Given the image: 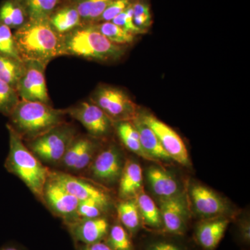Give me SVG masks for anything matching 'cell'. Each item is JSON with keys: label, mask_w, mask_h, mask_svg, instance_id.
<instances>
[{"label": "cell", "mask_w": 250, "mask_h": 250, "mask_svg": "<svg viewBox=\"0 0 250 250\" xmlns=\"http://www.w3.org/2000/svg\"><path fill=\"white\" fill-rule=\"evenodd\" d=\"M47 21L52 29L62 36L82 25L78 11L67 0L54 10Z\"/></svg>", "instance_id": "obj_16"}, {"label": "cell", "mask_w": 250, "mask_h": 250, "mask_svg": "<svg viewBox=\"0 0 250 250\" xmlns=\"http://www.w3.org/2000/svg\"><path fill=\"white\" fill-rule=\"evenodd\" d=\"M18 55L22 62L34 61L47 66L63 56V36L57 34L47 21H28L14 32Z\"/></svg>", "instance_id": "obj_1"}, {"label": "cell", "mask_w": 250, "mask_h": 250, "mask_svg": "<svg viewBox=\"0 0 250 250\" xmlns=\"http://www.w3.org/2000/svg\"><path fill=\"white\" fill-rule=\"evenodd\" d=\"M147 250H184L182 246L173 242L160 241L149 245Z\"/></svg>", "instance_id": "obj_36"}, {"label": "cell", "mask_w": 250, "mask_h": 250, "mask_svg": "<svg viewBox=\"0 0 250 250\" xmlns=\"http://www.w3.org/2000/svg\"><path fill=\"white\" fill-rule=\"evenodd\" d=\"M20 100L16 88L0 80V113L9 117Z\"/></svg>", "instance_id": "obj_30"}, {"label": "cell", "mask_w": 250, "mask_h": 250, "mask_svg": "<svg viewBox=\"0 0 250 250\" xmlns=\"http://www.w3.org/2000/svg\"><path fill=\"white\" fill-rule=\"evenodd\" d=\"M160 211L163 226L172 234L181 235L187 225V208L180 194L169 198L161 199Z\"/></svg>", "instance_id": "obj_14"}, {"label": "cell", "mask_w": 250, "mask_h": 250, "mask_svg": "<svg viewBox=\"0 0 250 250\" xmlns=\"http://www.w3.org/2000/svg\"><path fill=\"white\" fill-rule=\"evenodd\" d=\"M90 101L101 108L112 121H131L139 114L137 105L129 94L114 85H99L90 94Z\"/></svg>", "instance_id": "obj_6"}, {"label": "cell", "mask_w": 250, "mask_h": 250, "mask_svg": "<svg viewBox=\"0 0 250 250\" xmlns=\"http://www.w3.org/2000/svg\"><path fill=\"white\" fill-rule=\"evenodd\" d=\"M23 70L22 61L0 54V80L16 88Z\"/></svg>", "instance_id": "obj_26"}, {"label": "cell", "mask_w": 250, "mask_h": 250, "mask_svg": "<svg viewBox=\"0 0 250 250\" xmlns=\"http://www.w3.org/2000/svg\"><path fill=\"white\" fill-rule=\"evenodd\" d=\"M123 169L121 153L116 146H110L99 152L88 166L90 175L105 184L119 181Z\"/></svg>", "instance_id": "obj_11"}, {"label": "cell", "mask_w": 250, "mask_h": 250, "mask_svg": "<svg viewBox=\"0 0 250 250\" xmlns=\"http://www.w3.org/2000/svg\"><path fill=\"white\" fill-rule=\"evenodd\" d=\"M28 21L27 15L18 0H4L0 5V22L10 29L16 30Z\"/></svg>", "instance_id": "obj_22"}, {"label": "cell", "mask_w": 250, "mask_h": 250, "mask_svg": "<svg viewBox=\"0 0 250 250\" xmlns=\"http://www.w3.org/2000/svg\"><path fill=\"white\" fill-rule=\"evenodd\" d=\"M147 178L153 192L161 199L169 198L178 195V182L167 171L152 166L147 170Z\"/></svg>", "instance_id": "obj_18"}, {"label": "cell", "mask_w": 250, "mask_h": 250, "mask_svg": "<svg viewBox=\"0 0 250 250\" xmlns=\"http://www.w3.org/2000/svg\"><path fill=\"white\" fill-rule=\"evenodd\" d=\"M67 225L73 239L82 245L103 241L111 228L108 220L103 217L79 219Z\"/></svg>", "instance_id": "obj_13"}, {"label": "cell", "mask_w": 250, "mask_h": 250, "mask_svg": "<svg viewBox=\"0 0 250 250\" xmlns=\"http://www.w3.org/2000/svg\"><path fill=\"white\" fill-rule=\"evenodd\" d=\"M126 49V45L111 42L93 24L81 25L63 36V56L100 62H114L123 58Z\"/></svg>", "instance_id": "obj_2"}, {"label": "cell", "mask_w": 250, "mask_h": 250, "mask_svg": "<svg viewBox=\"0 0 250 250\" xmlns=\"http://www.w3.org/2000/svg\"><path fill=\"white\" fill-rule=\"evenodd\" d=\"M93 25L106 39L117 45H129L136 40V35L112 22H99Z\"/></svg>", "instance_id": "obj_28"}, {"label": "cell", "mask_w": 250, "mask_h": 250, "mask_svg": "<svg viewBox=\"0 0 250 250\" xmlns=\"http://www.w3.org/2000/svg\"><path fill=\"white\" fill-rule=\"evenodd\" d=\"M132 4L125 11H123V13H121V14L113 18L111 22L123 28L125 30L129 31L131 34L137 36L139 34H143V33L135 25L134 21H133L134 13H133Z\"/></svg>", "instance_id": "obj_35"}, {"label": "cell", "mask_w": 250, "mask_h": 250, "mask_svg": "<svg viewBox=\"0 0 250 250\" xmlns=\"http://www.w3.org/2000/svg\"><path fill=\"white\" fill-rule=\"evenodd\" d=\"M75 6L82 25L95 24L108 5L114 0H67Z\"/></svg>", "instance_id": "obj_23"}, {"label": "cell", "mask_w": 250, "mask_h": 250, "mask_svg": "<svg viewBox=\"0 0 250 250\" xmlns=\"http://www.w3.org/2000/svg\"><path fill=\"white\" fill-rule=\"evenodd\" d=\"M66 116L65 109L21 100L8 117L7 125L24 142H27L65 123Z\"/></svg>", "instance_id": "obj_3"}, {"label": "cell", "mask_w": 250, "mask_h": 250, "mask_svg": "<svg viewBox=\"0 0 250 250\" xmlns=\"http://www.w3.org/2000/svg\"><path fill=\"white\" fill-rule=\"evenodd\" d=\"M49 177L59 182L79 201H93L107 208L110 197L104 190L68 172H51Z\"/></svg>", "instance_id": "obj_12"}, {"label": "cell", "mask_w": 250, "mask_h": 250, "mask_svg": "<svg viewBox=\"0 0 250 250\" xmlns=\"http://www.w3.org/2000/svg\"><path fill=\"white\" fill-rule=\"evenodd\" d=\"M190 192L195 210L202 216H217L223 214L228 208L223 199L208 188L195 184Z\"/></svg>", "instance_id": "obj_15"}, {"label": "cell", "mask_w": 250, "mask_h": 250, "mask_svg": "<svg viewBox=\"0 0 250 250\" xmlns=\"http://www.w3.org/2000/svg\"><path fill=\"white\" fill-rule=\"evenodd\" d=\"M67 116L80 122L94 139L109 135L113 122L100 107L91 102H81L65 109Z\"/></svg>", "instance_id": "obj_8"}, {"label": "cell", "mask_w": 250, "mask_h": 250, "mask_svg": "<svg viewBox=\"0 0 250 250\" xmlns=\"http://www.w3.org/2000/svg\"><path fill=\"white\" fill-rule=\"evenodd\" d=\"M136 196V205L143 221L150 228L160 229L163 226L160 208L155 202L141 189Z\"/></svg>", "instance_id": "obj_25"}, {"label": "cell", "mask_w": 250, "mask_h": 250, "mask_svg": "<svg viewBox=\"0 0 250 250\" xmlns=\"http://www.w3.org/2000/svg\"><path fill=\"white\" fill-rule=\"evenodd\" d=\"M9 136V151L5 168L22 181L36 197L42 195L50 170L29 150L19 136L6 125Z\"/></svg>", "instance_id": "obj_4"}, {"label": "cell", "mask_w": 250, "mask_h": 250, "mask_svg": "<svg viewBox=\"0 0 250 250\" xmlns=\"http://www.w3.org/2000/svg\"><path fill=\"white\" fill-rule=\"evenodd\" d=\"M106 208L93 201H80L77 206V219H91L102 217Z\"/></svg>", "instance_id": "obj_33"}, {"label": "cell", "mask_w": 250, "mask_h": 250, "mask_svg": "<svg viewBox=\"0 0 250 250\" xmlns=\"http://www.w3.org/2000/svg\"><path fill=\"white\" fill-rule=\"evenodd\" d=\"M78 250H112L106 242L100 241L93 244L81 245Z\"/></svg>", "instance_id": "obj_37"}, {"label": "cell", "mask_w": 250, "mask_h": 250, "mask_svg": "<svg viewBox=\"0 0 250 250\" xmlns=\"http://www.w3.org/2000/svg\"><path fill=\"white\" fill-rule=\"evenodd\" d=\"M139 132L141 146L145 152L154 161L159 160H171V157L165 149L163 147L160 141L149 126L141 121L137 116L131 121Z\"/></svg>", "instance_id": "obj_19"}, {"label": "cell", "mask_w": 250, "mask_h": 250, "mask_svg": "<svg viewBox=\"0 0 250 250\" xmlns=\"http://www.w3.org/2000/svg\"><path fill=\"white\" fill-rule=\"evenodd\" d=\"M29 21H47L54 10L65 0H18Z\"/></svg>", "instance_id": "obj_24"}, {"label": "cell", "mask_w": 250, "mask_h": 250, "mask_svg": "<svg viewBox=\"0 0 250 250\" xmlns=\"http://www.w3.org/2000/svg\"><path fill=\"white\" fill-rule=\"evenodd\" d=\"M42 202L67 224L77 220L76 211L80 201L49 175L44 188Z\"/></svg>", "instance_id": "obj_10"}, {"label": "cell", "mask_w": 250, "mask_h": 250, "mask_svg": "<svg viewBox=\"0 0 250 250\" xmlns=\"http://www.w3.org/2000/svg\"><path fill=\"white\" fill-rule=\"evenodd\" d=\"M106 238V243L112 250H134L129 233L122 225L111 227Z\"/></svg>", "instance_id": "obj_29"}, {"label": "cell", "mask_w": 250, "mask_h": 250, "mask_svg": "<svg viewBox=\"0 0 250 250\" xmlns=\"http://www.w3.org/2000/svg\"><path fill=\"white\" fill-rule=\"evenodd\" d=\"M119 194L123 198H129L139 193L142 188L143 172L141 166L129 160L123 166L119 179Z\"/></svg>", "instance_id": "obj_20"}, {"label": "cell", "mask_w": 250, "mask_h": 250, "mask_svg": "<svg viewBox=\"0 0 250 250\" xmlns=\"http://www.w3.org/2000/svg\"><path fill=\"white\" fill-rule=\"evenodd\" d=\"M24 62L22 76L16 85V91L21 100L38 102L51 105L45 80L46 65L41 62Z\"/></svg>", "instance_id": "obj_7"}, {"label": "cell", "mask_w": 250, "mask_h": 250, "mask_svg": "<svg viewBox=\"0 0 250 250\" xmlns=\"http://www.w3.org/2000/svg\"><path fill=\"white\" fill-rule=\"evenodd\" d=\"M118 218L129 233H135L139 229L141 215L136 201L126 200L118 206Z\"/></svg>", "instance_id": "obj_27"}, {"label": "cell", "mask_w": 250, "mask_h": 250, "mask_svg": "<svg viewBox=\"0 0 250 250\" xmlns=\"http://www.w3.org/2000/svg\"><path fill=\"white\" fill-rule=\"evenodd\" d=\"M229 220L213 219L203 222L197 227L195 236L198 244L206 250H213L223 239Z\"/></svg>", "instance_id": "obj_17"}, {"label": "cell", "mask_w": 250, "mask_h": 250, "mask_svg": "<svg viewBox=\"0 0 250 250\" xmlns=\"http://www.w3.org/2000/svg\"><path fill=\"white\" fill-rule=\"evenodd\" d=\"M136 0H114L104 11L96 23L111 22L113 18L125 11Z\"/></svg>", "instance_id": "obj_34"}, {"label": "cell", "mask_w": 250, "mask_h": 250, "mask_svg": "<svg viewBox=\"0 0 250 250\" xmlns=\"http://www.w3.org/2000/svg\"><path fill=\"white\" fill-rule=\"evenodd\" d=\"M0 250H24L21 247L15 246V245H6L1 247Z\"/></svg>", "instance_id": "obj_38"}, {"label": "cell", "mask_w": 250, "mask_h": 250, "mask_svg": "<svg viewBox=\"0 0 250 250\" xmlns=\"http://www.w3.org/2000/svg\"><path fill=\"white\" fill-rule=\"evenodd\" d=\"M133 21L143 34L147 32L152 24V14L149 5L142 0H136L132 4Z\"/></svg>", "instance_id": "obj_31"}, {"label": "cell", "mask_w": 250, "mask_h": 250, "mask_svg": "<svg viewBox=\"0 0 250 250\" xmlns=\"http://www.w3.org/2000/svg\"><path fill=\"white\" fill-rule=\"evenodd\" d=\"M0 54L21 60L16 48L14 33L9 27L1 22H0Z\"/></svg>", "instance_id": "obj_32"}, {"label": "cell", "mask_w": 250, "mask_h": 250, "mask_svg": "<svg viewBox=\"0 0 250 250\" xmlns=\"http://www.w3.org/2000/svg\"><path fill=\"white\" fill-rule=\"evenodd\" d=\"M113 128L116 129L121 142L129 150L143 159L154 161L143 149L140 141L139 132L131 121L114 122Z\"/></svg>", "instance_id": "obj_21"}, {"label": "cell", "mask_w": 250, "mask_h": 250, "mask_svg": "<svg viewBox=\"0 0 250 250\" xmlns=\"http://www.w3.org/2000/svg\"><path fill=\"white\" fill-rule=\"evenodd\" d=\"M138 116L156 135L163 147L172 160L183 166L190 164L188 153L183 140L170 126L147 112L140 113Z\"/></svg>", "instance_id": "obj_9"}, {"label": "cell", "mask_w": 250, "mask_h": 250, "mask_svg": "<svg viewBox=\"0 0 250 250\" xmlns=\"http://www.w3.org/2000/svg\"><path fill=\"white\" fill-rule=\"evenodd\" d=\"M77 136L75 126L65 122L45 134L24 143L41 162L57 165L60 164L64 154Z\"/></svg>", "instance_id": "obj_5"}]
</instances>
